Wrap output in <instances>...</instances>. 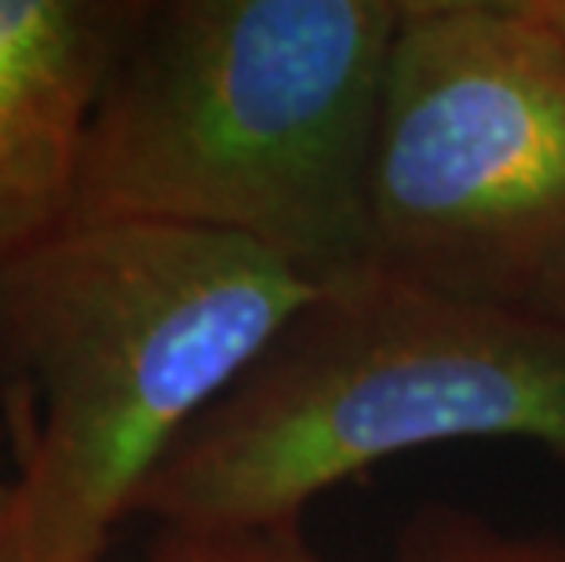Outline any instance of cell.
<instances>
[{"instance_id":"obj_6","label":"cell","mask_w":565,"mask_h":562,"mask_svg":"<svg viewBox=\"0 0 565 562\" xmlns=\"http://www.w3.org/2000/svg\"><path fill=\"white\" fill-rule=\"evenodd\" d=\"M398 562H565V541L508 533L478 511L424 505L398 537Z\"/></svg>"},{"instance_id":"obj_1","label":"cell","mask_w":565,"mask_h":562,"mask_svg":"<svg viewBox=\"0 0 565 562\" xmlns=\"http://www.w3.org/2000/svg\"><path fill=\"white\" fill-rule=\"evenodd\" d=\"M405 0H139L66 223L259 245L307 285L372 267L369 179Z\"/></svg>"},{"instance_id":"obj_7","label":"cell","mask_w":565,"mask_h":562,"mask_svg":"<svg viewBox=\"0 0 565 562\" xmlns=\"http://www.w3.org/2000/svg\"><path fill=\"white\" fill-rule=\"evenodd\" d=\"M147 562H324L307 544L303 522L248 530H168L153 537Z\"/></svg>"},{"instance_id":"obj_2","label":"cell","mask_w":565,"mask_h":562,"mask_svg":"<svg viewBox=\"0 0 565 562\" xmlns=\"http://www.w3.org/2000/svg\"><path fill=\"white\" fill-rule=\"evenodd\" d=\"M315 285L198 226L63 223L0 263V562H99L147 478Z\"/></svg>"},{"instance_id":"obj_9","label":"cell","mask_w":565,"mask_h":562,"mask_svg":"<svg viewBox=\"0 0 565 562\" xmlns=\"http://www.w3.org/2000/svg\"><path fill=\"white\" fill-rule=\"evenodd\" d=\"M0 446H4V435H0ZM8 500H11V483H0V516H4Z\"/></svg>"},{"instance_id":"obj_10","label":"cell","mask_w":565,"mask_h":562,"mask_svg":"<svg viewBox=\"0 0 565 562\" xmlns=\"http://www.w3.org/2000/svg\"><path fill=\"white\" fill-rule=\"evenodd\" d=\"M558 318H565V310H562V315H558Z\"/></svg>"},{"instance_id":"obj_8","label":"cell","mask_w":565,"mask_h":562,"mask_svg":"<svg viewBox=\"0 0 565 562\" xmlns=\"http://www.w3.org/2000/svg\"><path fill=\"white\" fill-rule=\"evenodd\" d=\"M533 4H536L540 15H544L551 26L565 38V0H533Z\"/></svg>"},{"instance_id":"obj_3","label":"cell","mask_w":565,"mask_h":562,"mask_svg":"<svg viewBox=\"0 0 565 562\" xmlns=\"http://www.w3.org/2000/svg\"><path fill=\"white\" fill-rule=\"evenodd\" d=\"M463 438L565 460V318L365 267L307 296L186 427L131 516L168 530L303 522L310 500L372 464Z\"/></svg>"},{"instance_id":"obj_5","label":"cell","mask_w":565,"mask_h":562,"mask_svg":"<svg viewBox=\"0 0 565 562\" xmlns=\"http://www.w3.org/2000/svg\"><path fill=\"white\" fill-rule=\"evenodd\" d=\"M139 0H0V263L70 220L84 131Z\"/></svg>"},{"instance_id":"obj_4","label":"cell","mask_w":565,"mask_h":562,"mask_svg":"<svg viewBox=\"0 0 565 562\" xmlns=\"http://www.w3.org/2000/svg\"><path fill=\"white\" fill-rule=\"evenodd\" d=\"M372 267L565 310V38L533 0H405L369 179Z\"/></svg>"}]
</instances>
